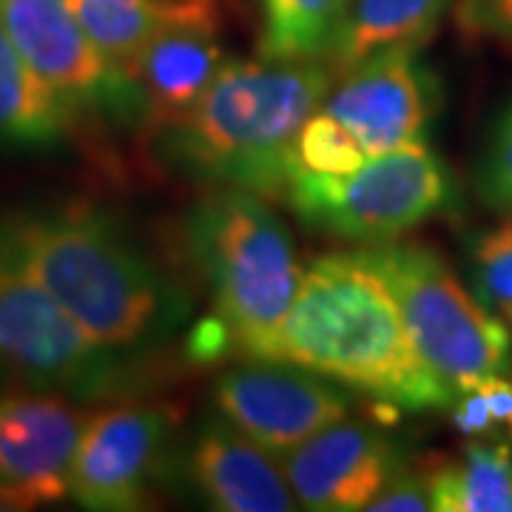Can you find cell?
<instances>
[{"label": "cell", "instance_id": "cell-1", "mask_svg": "<svg viewBox=\"0 0 512 512\" xmlns=\"http://www.w3.org/2000/svg\"><path fill=\"white\" fill-rule=\"evenodd\" d=\"M259 359L291 362L402 410L450 407L456 393L407 336L399 305L359 254L316 259Z\"/></svg>", "mask_w": 512, "mask_h": 512}, {"label": "cell", "instance_id": "cell-2", "mask_svg": "<svg viewBox=\"0 0 512 512\" xmlns=\"http://www.w3.org/2000/svg\"><path fill=\"white\" fill-rule=\"evenodd\" d=\"M333 89L322 60H225L171 131L174 160L256 197H285L299 171L296 137Z\"/></svg>", "mask_w": 512, "mask_h": 512}, {"label": "cell", "instance_id": "cell-3", "mask_svg": "<svg viewBox=\"0 0 512 512\" xmlns=\"http://www.w3.org/2000/svg\"><path fill=\"white\" fill-rule=\"evenodd\" d=\"M0 239L103 348L140 345L171 311L160 271L92 205L12 214Z\"/></svg>", "mask_w": 512, "mask_h": 512}, {"label": "cell", "instance_id": "cell-4", "mask_svg": "<svg viewBox=\"0 0 512 512\" xmlns=\"http://www.w3.org/2000/svg\"><path fill=\"white\" fill-rule=\"evenodd\" d=\"M188 245L214 302V336L202 342V350L259 359L302 282L285 222L262 197L225 188L194 208Z\"/></svg>", "mask_w": 512, "mask_h": 512}, {"label": "cell", "instance_id": "cell-5", "mask_svg": "<svg viewBox=\"0 0 512 512\" xmlns=\"http://www.w3.org/2000/svg\"><path fill=\"white\" fill-rule=\"evenodd\" d=\"M356 254L390 288L407 336L453 393H464L510 365V333L467 291L450 265L421 242H376Z\"/></svg>", "mask_w": 512, "mask_h": 512}, {"label": "cell", "instance_id": "cell-6", "mask_svg": "<svg viewBox=\"0 0 512 512\" xmlns=\"http://www.w3.org/2000/svg\"><path fill=\"white\" fill-rule=\"evenodd\" d=\"M0 376L100 402L126 393L128 367L57 305L0 239Z\"/></svg>", "mask_w": 512, "mask_h": 512}, {"label": "cell", "instance_id": "cell-7", "mask_svg": "<svg viewBox=\"0 0 512 512\" xmlns=\"http://www.w3.org/2000/svg\"><path fill=\"white\" fill-rule=\"evenodd\" d=\"M296 217L333 237L390 242L407 234L450 200V177L424 146H407L367 157L348 174H313L299 168L285 188Z\"/></svg>", "mask_w": 512, "mask_h": 512}, {"label": "cell", "instance_id": "cell-8", "mask_svg": "<svg viewBox=\"0 0 512 512\" xmlns=\"http://www.w3.org/2000/svg\"><path fill=\"white\" fill-rule=\"evenodd\" d=\"M0 23L29 69L77 114L140 111L128 74L100 55L69 0H3Z\"/></svg>", "mask_w": 512, "mask_h": 512}, {"label": "cell", "instance_id": "cell-9", "mask_svg": "<svg viewBox=\"0 0 512 512\" xmlns=\"http://www.w3.org/2000/svg\"><path fill=\"white\" fill-rule=\"evenodd\" d=\"M214 402L225 419L274 456L350 413V399L330 379L274 359H248L225 370L214 384Z\"/></svg>", "mask_w": 512, "mask_h": 512}, {"label": "cell", "instance_id": "cell-10", "mask_svg": "<svg viewBox=\"0 0 512 512\" xmlns=\"http://www.w3.org/2000/svg\"><path fill=\"white\" fill-rule=\"evenodd\" d=\"M89 413L46 390L0 393V507L35 510L69 495Z\"/></svg>", "mask_w": 512, "mask_h": 512}, {"label": "cell", "instance_id": "cell-11", "mask_svg": "<svg viewBox=\"0 0 512 512\" xmlns=\"http://www.w3.org/2000/svg\"><path fill=\"white\" fill-rule=\"evenodd\" d=\"M171 421L174 413L163 404H114L89 413L74 453L69 495L97 512L146 507Z\"/></svg>", "mask_w": 512, "mask_h": 512}, {"label": "cell", "instance_id": "cell-12", "mask_svg": "<svg viewBox=\"0 0 512 512\" xmlns=\"http://www.w3.org/2000/svg\"><path fill=\"white\" fill-rule=\"evenodd\" d=\"M325 111L348 128L367 157L421 146L430 120V83L413 49H382L339 74Z\"/></svg>", "mask_w": 512, "mask_h": 512}, {"label": "cell", "instance_id": "cell-13", "mask_svg": "<svg viewBox=\"0 0 512 512\" xmlns=\"http://www.w3.org/2000/svg\"><path fill=\"white\" fill-rule=\"evenodd\" d=\"M296 504L316 512L367 510L404 464L399 444L365 421H336L279 456Z\"/></svg>", "mask_w": 512, "mask_h": 512}, {"label": "cell", "instance_id": "cell-14", "mask_svg": "<svg viewBox=\"0 0 512 512\" xmlns=\"http://www.w3.org/2000/svg\"><path fill=\"white\" fill-rule=\"evenodd\" d=\"M188 467L214 510L288 512L296 507L279 456L245 436L222 413L200 427Z\"/></svg>", "mask_w": 512, "mask_h": 512}, {"label": "cell", "instance_id": "cell-15", "mask_svg": "<svg viewBox=\"0 0 512 512\" xmlns=\"http://www.w3.org/2000/svg\"><path fill=\"white\" fill-rule=\"evenodd\" d=\"M225 63L217 29L168 26L131 60L128 80L151 128H174L183 120Z\"/></svg>", "mask_w": 512, "mask_h": 512}, {"label": "cell", "instance_id": "cell-16", "mask_svg": "<svg viewBox=\"0 0 512 512\" xmlns=\"http://www.w3.org/2000/svg\"><path fill=\"white\" fill-rule=\"evenodd\" d=\"M453 0H353L330 46L328 69L342 74L382 49H413L433 37Z\"/></svg>", "mask_w": 512, "mask_h": 512}, {"label": "cell", "instance_id": "cell-17", "mask_svg": "<svg viewBox=\"0 0 512 512\" xmlns=\"http://www.w3.org/2000/svg\"><path fill=\"white\" fill-rule=\"evenodd\" d=\"M77 111L20 57L0 23V148L60 146Z\"/></svg>", "mask_w": 512, "mask_h": 512}, {"label": "cell", "instance_id": "cell-18", "mask_svg": "<svg viewBox=\"0 0 512 512\" xmlns=\"http://www.w3.org/2000/svg\"><path fill=\"white\" fill-rule=\"evenodd\" d=\"M436 512H512V447L467 444L456 461L430 464Z\"/></svg>", "mask_w": 512, "mask_h": 512}, {"label": "cell", "instance_id": "cell-19", "mask_svg": "<svg viewBox=\"0 0 512 512\" xmlns=\"http://www.w3.org/2000/svg\"><path fill=\"white\" fill-rule=\"evenodd\" d=\"M353 0H259L265 60H325Z\"/></svg>", "mask_w": 512, "mask_h": 512}, {"label": "cell", "instance_id": "cell-20", "mask_svg": "<svg viewBox=\"0 0 512 512\" xmlns=\"http://www.w3.org/2000/svg\"><path fill=\"white\" fill-rule=\"evenodd\" d=\"M69 6L100 55L123 72L151 37L168 29L160 0H69Z\"/></svg>", "mask_w": 512, "mask_h": 512}, {"label": "cell", "instance_id": "cell-21", "mask_svg": "<svg viewBox=\"0 0 512 512\" xmlns=\"http://www.w3.org/2000/svg\"><path fill=\"white\" fill-rule=\"evenodd\" d=\"M296 163L313 174H348L367 163L365 148L328 111H313L296 137Z\"/></svg>", "mask_w": 512, "mask_h": 512}, {"label": "cell", "instance_id": "cell-22", "mask_svg": "<svg viewBox=\"0 0 512 512\" xmlns=\"http://www.w3.org/2000/svg\"><path fill=\"white\" fill-rule=\"evenodd\" d=\"M478 291L512 319V222L487 231L476 242Z\"/></svg>", "mask_w": 512, "mask_h": 512}, {"label": "cell", "instance_id": "cell-23", "mask_svg": "<svg viewBox=\"0 0 512 512\" xmlns=\"http://www.w3.org/2000/svg\"><path fill=\"white\" fill-rule=\"evenodd\" d=\"M478 191L495 211L512 214V106L498 120L478 171Z\"/></svg>", "mask_w": 512, "mask_h": 512}, {"label": "cell", "instance_id": "cell-24", "mask_svg": "<svg viewBox=\"0 0 512 512\" xmlns=\"http://www.w3.org/2000/svg\"><path fill=\"white\" fill-rule=\"evenodd\" d=\"M370 512H427L433 510V478L430 464L407 467L402 464L393 478L367 504Z\"/></svg>", "mask_w": 512, "mask_h": 512}, {"label": "cell", "instance_id": "cell-25", "mask_svg": "<svg viewBox=\"0 0 512 512\" xmlns=\"http://www.w3.org/2000/svg\"><path fill=\"white\" fill-rule=\"evenodd\" d=\"M456 23L464 37L512 52V0H458Z\"/></svg>", "mask_w": 512, "mask_h": 512}, {"label": "cell", "instance_id": "cell-26", "mask_svg": "<svg viewBox=\"0 0 512 512\" xmlns=\"http://www.w3.org/2000/svg\"><path fill=\"white\" fill-rule=\"evenodd\" d=\"M476 390L484 396L490 410V436L507 433L512 439V382L504 376H490L476 384Z\"/></svg>", "mask_w": 512, "mask_h": 512}, {"label": "cell", "instance_id": "cell-27", "mask_svg": "<svg viewBox=\"0 0 512 512\" xmlns=\"http://www.w3.org/2000/svg\"><path fill=\"white\" fill-rule=\"evenodd\" d=\"M0 3H3V0H0Z\"/></svg>", "mask_w": 512, "mask_h": 512}]
</instances>
